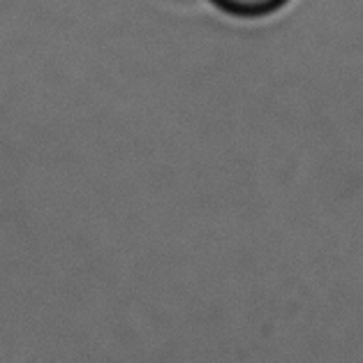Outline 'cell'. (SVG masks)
<instances>
[{
  "instance_id": "1",
  "label": "cell",
  "mask_w": 363,
  "mask_h": 363,
  "mask_svg": "<svg viewBox=\"0 0 363 363\" xmlns=\"http://www.w3.org/2000/svg\"><path fill=\"white\" fill-rule=\"evenodd\" d=\"M208 3L236 19H264L287 7L289 0H208Z\"/></svg>"
}]
</instances>
